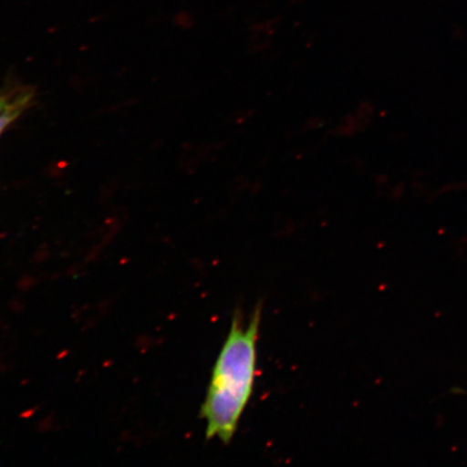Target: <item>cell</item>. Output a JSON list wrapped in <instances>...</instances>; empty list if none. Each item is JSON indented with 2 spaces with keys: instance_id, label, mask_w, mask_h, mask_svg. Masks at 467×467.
Listing matches in <instances>:
<instances>
[{
  "instance_id": "6da1fadb",
  "label": "cell",
  "mask_w": 467,
  "mask_h": 467,
  "mask_svg": "<svg viewBox=\"0 0 467 467\" xmlns=\"http://www.w3.org/2000/svg\"><path fill=\"white\" fill-rule=\"evenodd\" d=\"M261 307L244 327L236 312L213 368L201 417L206 421L207 440L217 437L227 445L241 421L254 393L256 376V344L259 340Z\"/></svg>"
},
{
  "instance_id": "7a4b0ae2",
  "label": "cell",
  "mask_w": 467,
  "mask_h": 467,
  "mask_svg": "<svg viewBox=\"0 0 467 467\" xmlns=\"http://www.w3.org/2000/svg\"><path fill=\"white\" fill-rule=\"evenodd\" d=\"M28 100L27 95L0 97V134L25 110Z\"/></svg>"
}]
</instances>
